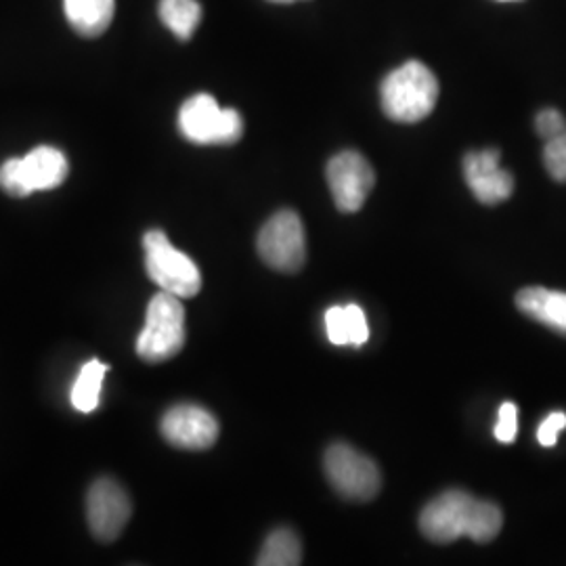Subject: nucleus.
Here are the masks:
<instances>
[{"instance_id":"f257e3e1","label":"nucleus","mask_w":566,"mask_h":566,"mask_svg":"<svg viewBox=\"0 0 566 566\" xmlns=\"http://www.w3.org/2000/svg\"><path fill=\"white\" fill-rule=\"evenodd\" d=\"M504 525L502 510L472 497L460 489H449L426 504L420 514V531L430 542L451 544L468 537L476 544H486L497 537Z\"/></svg>"},{"instance_id":"f03ea898","label":"nucleus","mask_w":566,"mask_h":566,"mask_svg":"<svg viewBox=\"0 0 566 566\" xmlns=\"http://www.w3.org/2000/svg\"><path fill=\"white\" fill-rule=\"evenodd\" d=\"M441 86L422 61H407L392 70L380 86V103L390 120L416 124L428 118L439 102Z\"/></svg>"},{"instance_id":"7ed1b4c3","label":"nucleus","mask_w":566,"mask_h":566,"mask_svg":"<svg viewBox=\"0 0 566 566\" xmlns=\"http://www.w3.org/2000/svg\"><path fill=\"white\" fill-rule=\"evenodd\" d=\"M185 338L181 298L164 290L158 292L147 306L145 327L137 338V355L147 364H163L181 353Z\"/></svg>"},{"instance_id":"20e7f679","label":"nucleus","mask_w":566,"mask_h":566,"mask_svg":"<svg viewBox=\"0 0 566 566\" xmlns=\"http://www.w3.org/2000/svg\"><path fill=\"white\" fill-rule=\"evenodd\" d=\"M145 269L151 282L179 298H193L202 290L198 264L179 252L163 231H147L143 238Z\"/></svg>"},{"instance_id":"39448f33","label":"nucleus","mask_w":566,"mask_h":566,"mask_svg":"<svg viewBox=\"0 0 566 566\" xmlns=\"http://www.w3.org/2000/svg\"><path fill=\"white\" fill-rule=\"evenodd\" d=\"M70 164L65 154L41 145L23 158H11L0 166V187L13 196L25 198L34 191H49L67 179Z\"/></svg>"},{"instance_id":"423d86ee","label":"nucleus","mask_w":566,"mask_h":566,"mask_svg":"<svg viewBox=\"0 0 566 566\" xmlns=\"http://www.w3.org/2000/svg\"><path fill=\"white\" fill-rule=\"evenodd\" d=\"M179 128L196 145H233L242 139L243 120L238 109L221 107L214 97L200 93L182 103Z\"/></svg>"},{"instance_id":"0eeeda50","label":"nucleus","mask_w":566,"mask_h":566,"mask_svg":"<svg viewBox=\"0 0 566 566\" xmlns=\"http://www.w3.org/2000/svg\"><path fill=\"white\" fill-rule=\"evenodd\" d=\"M325 474L332 486L353 502H369L378 495L382 479L380 470L361 451L336 443L325 451Z\"/></svg>"},{"instance_id":"6e6552de","label":"nucleus","mask_w":566,"mask_h":566,"mask_svg":"<svg viewBox=\"0 0 566 566\" xmlns=\"http://www.w3.org/2000/svg\"><path fill=\"white\" fill-rule=\"evenodd\" d=\"M259 254L264 264L282 273H296L306 263V235L301 217L294 210H280L263 224Z\"/></svg>"},{"instance_id":"1a4fd4ad","label":"nucleus","mask_w":566,"mask_h":566,"mask_svg":"<svg viewBox=\"0 0 566 566\" xmlns=\"http://www.w3.org/2000/svg\"><path fill=\"white\" fill-rule=\"evenodd\" d=\"M325 179L336 208L350 214L364 208L365 200L376 185V172L359 151L346 149L327 163Z\"/></svg>"},{"instance_id":"9d476101","label":"nucleus","mask_w":566,"mask_h":566,"mask_svg":"<svg viewBox=\"0 0 566 566\" xmlns=\"http://www.w3.org/2000/svg\"><path fill=\"white\" fill-rule=\"evenodd\" d=\"M133 514V504L124 486L114 479H97L86 495V518L91 533L99 542H116L128 525Z\"/></svg>"},{"instance_id":"9b49d317","label":"nucleus","mask_w":566,"mask_h":566,"mask_svg":"<svg viewBox=\"0 0 566 566\" xmlns=\"http://www.w3.org/2000/svg\"><path fill=\"white\" fill-rule=\"evenodd\" d=\"M160 430L170 446L187 451H203L217 443L221 428L208 409L200 405L181 403L164 413Z\"/></svg>"},{"instance_id":"f8f14e48","label":"nucleus","mask_w":566,"mask_h":566,"mask_svg":"<svg viewBox=\"0 0 566 566\" xmlns=\"http://www.w3.org/2000/svg\"><path fill=\"white\" fill-rule=\"evenodd\" d=\"M497 149L470 151L464 158V179L474 198L485 206L506 202L514 193V177L500 166Z\"/></svg>"},{"instance_id":"ddd939ff","label":"nucleus","mask_w":566,"mask_h":566,"mask_svg":"<svg viewBox=\"0 0 566 566\" xmlns=\"http://www.w3.org/2000/svg\"><path fill=\"white\" fill-rule=\"evenodd\" d=\"M516 306L526 317L566 336V292L525 287L516 294Z\"/></svg>"},{"instance_id":"4468645a","label":"nucleus","mask_w":566,"mask_h":566,"mask_svg":"<svg viewBox=\"0 0 566 566\" xmlns=\"http://www.w3.org/2000/svg\"><path fill=\"white\" fill-rule=\"evenodd\" d=\"M325 332L329 343L350 344V346H364L369 338V325L365 319L361 306L346 304V306H332L325 311Z\"/></svg>"},{"instance_id":"2eb2a0df","label":"nucleus","mask_w":566,"mask_h":566,"mask_svg":"<svg viewBox=\"0 0 566 566\" xmlns=\"http://www.w3.org/2000/svg\"><path fill=\"white\" fill-rule=\"evenodd\" d=\"M63 11L81 36H99L114 20L116 0H63Z\"/></svg>"},{"instance_id":"dca6fc26","label":"nucleus","mask_w":566,"mask_h":566,"mask_svg":"<svg viewBox=\"0 0 566 566\" xmlns=\"http://www.w3.org/2000/svg\"><path fill=\"white\" fill-rule=\"evenodd\" d=\"M158 13L164 25L179 41H189L202 21V7L198 0H160Z\"/></svg>"},{"instance_id":"f3484780","label":"nucleus","mask_w":566,"mask_h":566,"mask_svg":"<svg viewBox=\"0 0 566 566\" xmlns=\"http://www.w3.org/2000/svg\"><path fill=\"white\" fill-rule=\"evenodd\" d=\"M109 371L107 365L102 364L99 359H91L84 365L76 378V382L72 386L70 399L76 411L81 413H91L99 407L102 401V385L105 374Z\"/></svg>"},{"instance_id":"a211bd4d","label":"nucleus","mask_w":566,"mask_h":566,"mask_svg":"<svg viewBox=\"0 0 566 566\" xmlns=\"http://www.w3.org/2000/svg\"><path fill=\"white\" fill-rule=\"evenodd\" d=\"M303 563V547L294 531L277 528L273 531L256 558L259 566H296Z\"/></svg>"},{"instance_id":"6ab92c4d","label":"nucleus","mask_w":566,"mask_h":566,"mask_svg":"<svg viewBox=\"0 0 566 566\" xmlns=\"http://www.w3.org/2000/svg\"><path fill=\"white\" fill-rule=\"evenodd\" d=\"M544 164L554 181L566 182V133L546 142Z\"/></svg>"},{"instance_id":"aec40b11","label":"nucleus","mask_w":566,"mask_h":566,"mask_svg":"<svg viewBox=\"0 0 566 566\" xmlns=\"http://www.w3.org/2000/svg\"><path fill=\"white\" fill-rule=\"evenodd\" d=\"M535 130H537V135H539L544 142H549V139H554V137L566 133V118L558 109L547 107V109H542V112L537 114V118H535Z\"/></svg>"},{"instance_id":"412c9836","label":"nucleus","mask_w":566,"mask_h":566,"mask_svg":"<svg viewBox=\"0 0 566 566\" xmlns=\"http://www.w3.org/2000/svg\"><path fill=\"white\" fill-rule=\"evenodd\" d=\"M518 432V411L516 405L504 403L500 407V416H497V424H495V439L500 443H514Z\"/></svg>"},{"instance_id":"4be33fe9","label":"nucleus","mask_w":566,"mask_h":566,"mask_svg":"<svg viewBox=\"0 0 566 566\" xmlns=\"http://www.w3.org/2000/svg\"><path fill=\"white\" fill-rule=\"evenodd\" d=\"M566 428V413L563 411H554L549 413L546 420L539 426L537 430V441L539 446L554 447L558 443V434Z\"/></svg>"},{"instance_id":"5701e85b","label":"nucleus","mask_w":566,"mask_h":566,"mask_svg":"<svg viewBox=\"0 0 566 566\" xmlns=\"http://www.w3.org/2000/svg\"><path fill=\"white\" fill-rule=\"evenodd\" d=\"M269 2H275V4H292V2H298V0H269Z\"/></svg>"},{"instance_id":"b1692460","label":"nucleus","mask_w":566,"mask_h":566,"mask_svg":"<svg viewBox=\"0 0 566 566\" xmlns=\"http://www.w3.org/2000/svg\"><path fill=\"white\" fill-rule=\"evenodd\" d=\"M500 2H516V0H500Z\"/></svg>"}]
</instances>
